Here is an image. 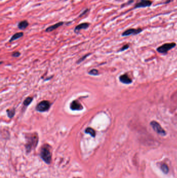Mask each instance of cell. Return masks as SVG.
<instances>
[{
	"label": "cell",
	"mask_w": 177,
	"mask_h": 178,
	"mask_svg": "<svg viewBox=\"0 0 177 178\" xmlns=\"http://www.w3.org/2000/svg\"><path fill=\"white\" fill-rule=\"evenodd\" d=\"M26 144L25 145L26 150L30 153L36 148L39 142V136L37 133H29L26 136Z\"/></svg>",
	"instance_id": "6da1fadb"
},
{
	"label": "cell",
	"mask_w": 177,
	"mask_h": 178,
	"mask_svg": "<svg viewBox=\"0 0 177 178\" xmlns=\"http://www.w3.org/2000/svg\"><path fill=\"white\" fill-rule=\"evenodd\" d=\"M40 156L43 160L47 164H50L52 161V152L51 146L47 144H45L41 147Z\"/></svg>",
	"instance_id": "7a4b0ae2"
},
{
	"label": "cell",
	"mask_w": 177,
	"mask_h": 178,
	"mask_svg": "<svg viewBox=\"0 0 177 178\" xmlns=\"http://www.w3.org/2000/svg\"><path fill=\"white\" fill-rule=\"evenodd\" d=\"M51 104L49 101H42L36 106L35 109L39 112H45L48 111L51 107Z\"/></svg>",
	"instance_id": "3957f363"
},
{
	"label": "cell",
	"mask_w": 177,
	"mask_h": 178,
	"mask_svg": "<svg viewBox=\"0 0 177 178\" xmlns=\"http://www.w3.org/2000/svg\"><path fill=\"white\" fill-rule=\"evenodd\" d=\"M150 125L153 130L158 133V134L162 136H165L166 135V132L165 131V130L162 127V126L156 121H152L151 122Z\"/></svg>",
	"instance_id": "277c9868"
},
{
	"label": "cell",
	"mask_w": 177,
	"mask_h": 178,
	"mask_svg": "<svg viewBox=\"0 0 177 178\" xmlns=\"http://www.w3.org/2000/svg\"><path fill=\"white\" fill-rule=\"evenodd\" d=\"M176 45V44L174 42L169 43H165L162 46L158 47L157 51L160 53H166L169 50L173 48Z\"/></svg>",
	"instance_id": "5b68a950"
},
{
	"label": "cell",
	"mask_w": 177,
	"mask_h": 178,
	"mask_svg": "<svg viewBox=\"0 0 177 178\" xmlns=\"http://www.w3.org/2000/svg\"><path fill=\"white\" fill-rule=\"evenodd\" d=\"M142 31V29H141V28L128 29L125 30L122 33V36L127 37V36H129V35H136V34H138L141 33Z\"/></svg>",
	"instance_id": "8992f818"
},
{
	"label": "cell",
	"mask_w": 177,
	"mask_h": 178,
	"mask_svg": "<svg viewBox=\"0 0 177 178\" xmlns=\"http://www.w3.org/2000/svg\"><path fill=\"white\" fill-rule=\"evenodd\" d=\"M70 109L72 111H82L84 109L83 106L77 100L73 101L70 104Z\"/></svg>",
	"instance_id": "52a82bcc"
},
{
	"label": "cell",
	"mask_w": 177,
	"mask_h": 178,
	"mask_svg": "<svg viewBox=\"0 0 177 178\" xmlns=\"http://www.w3.org/2000/svg\"><path fill=\"white\" fill-rule=\"evenodd\" d=\"M90 26V23L89 22H83L80 23V24L77 25L74 29V32L77 34L81 30H85L89 28Z\"/></svg>",
	"instance_id": "ba28073f"
},
{
	"label": "cell",
	"mask_w": 177,
	"mask_h": 178,
	"mask_svg": "<svg viewBox=\"0 0 177 178\" xmlns=\"http://www.w3.org/2000/svg\"><path fill=\"white\" fill-rule=\"evenodd\" d=\"M152 2L150 0H147V1H141V2L137 3L134 6V8H141V7H150L152 5Z\"/></svg>",
	"instance_id": "9c48e42d"
},
{
	"label": "cell",
	"mask_w": 177,
	"mask_h": 178,
	"mask_svg": "<svg viewBox=\"0 0 177 178\" xmlns=\"http://www.w3.org/2000/svg\"><path fill=\"white\" fill-rule=\"evenodd\" d=\"M64 22L63 21H59L56 23H55L54 25H53L52 26H49V27L47 28L45 30V32H52L54 30L57 29L58 28L60 27L61 26H62V25H63L64 24Z\"/></svg>",
	"instance_id": "30bf717a"
},
{
	"label": "cell",
	"mask_w": 177,
	"mask_h": 178,
	"mask_svg": "<svg viewBox=\"0 0 177 178\" xmlns=\"http://www.w3.org/2000/svg\"><path fill=\"white\" fill-rule=\"evenodd\" d=\"M119 79L122 83L126 85L131 84L132 82V80L127 74H124L121 75Z\"/></svg>",
	"instance_id": "8fae6325"
},
{
	"label": "cell",
	"mask_w": 177,
	"mask_h": 178,
	"mask_svg": "<svg viewBox=\"0 0 177 178\" xmlns=\"http://www.w3.org/2000/svg\"><path fill=\"white\" fill-rule=\"evenodd\" d=\"M29 22L26 20H23L22 21H20L18 23L17 27L20 30H25L29 26Z\"/></svg>",
	"instance_id": "7c38bea8"
},
{
	"label": "cell",
	"mask_w": 177,
	"mask_h": 178,
	"mask_svg": "<svg viewBox=\"0 0 177 178\" xmlns=\"http://www.w3.org/2000/svg\"><path fill=\"white\" fill-rule=\"evenodd\" d=\"M23 36V33L22 32H17L15 33L12 37H11L10 39V40H9V42H13L16 40L19 39V38L22 37Z\"/></svg>",
	"instance_id": "4fadbf2b"
},
{
	"label": "cell",
	"mask_w": 177,
	"mask_h": 178,
	"mask_svg": "<svg viewBox=\"0 0 177 178\" xmlns=\"http://www.w3.org/2000/svg\"><path fill=\"white\" fill-rule=\"evenodd\" d=\"M85 132L87 134H90L93 138H95L96 136V132L95 130L90 127L87 128L85 130Z\"/></svg>",
	"instance_id": "5bb4252c"
},
{
	"label": "cell",
	"mask_w": 177,
	"mask_h": 178,
	"mask_svg": "<svg viewBox=\"0 0 177 178\" xmlns=\"http://www.w3.org/2000/svg\"><path fill=\"white\" fill-rule=\"evenodd\" d=\"M33 100V98L32 97H27L23 101V106L24 107L26 108L27 107L32 103V101Z\"/></svg>",
	"instance_id": "9a60e30c"
},
{
	"label": "cell",
	"mask_w": 177,
	"mask_h": 178,
	"mask_svg": "<svg viewBox=\"0 0 177 178\" xmlns=\"http://www.w3.org/2000/svg\"><path fill=\"white\" fill-rule=\"evenodd\" d=\"M160 169L165 174H167L169 172V167L168 165L165 163H162L160 165Z\"/></svg>",
	"instance_id": "2e32d148"
},
{
	"label": "cell",
	"mask_w": 177,
	"mask_h": 178,
	"mask_svg": "<svg viewBox=\"0 0 177 178\" xmlns=\"http://www.w3.org/2000/svg\"><path fill=\"white\" fill-rule=\"evenodd\" d=\"M6 113L7 114L8 117L9 118H12L14 117L15 113H16V111L15 108L11 109H7Z\"/></svg>",
	"instance_id": "e0dca14e"
},
{
	"label": "cell",
	"mask_w": 177,
	"mask_h": 178,
	"mask_svg": "<svg viewBox=\"0 0 177 178\" xmlns=\"http://www.w3.org/2000/svg\"><path fill=\"white\" fill-rule=\"evenodd\" d=\"M88 74L90 75H92V76H98L99 75V72L97 69H92L91 70H90L89 72H88Z\"/></svg>",
	"instance_id": "ac0fdd59"
},
{
	"label": "cell",
	"mask_w": 177,
	"mask_h": 178,
	"mask_svg": "<svg viewBox=\"0 0 177 178\" xmlns=\"http://www.w3.org/2000/svg\"><path fill=\"white\" fill-rule=\"evenodd\" d=\"M90 53H88V54H87L83 56H82L81 58H79V59H78V60L77 61V64H79V63H82L83 61H84L85 60V59L87 58V57L89 55H90Z\"/></svg>",
	"instance_id": "d6986e66"
},
{
	"label": "cell",
	"mask_w": 177,
	"mask_h": 178,
	"mask_svg": "<svg viewBox=\"0 0 177 178\" xmlns=\"http://www.w3.org/2000/svg\"><path fill=\"white\" fill-rule=\"evenodd\" d=\"M90 11V9L89 8H86L83 12L78 16V18H81V17H83L84 16L86 15L88 13H89V11Z\"/></svg>",
	"instance_id": "ffe728a7"
},
{
	"label": "cell",
	"mask_w": 177,
	"mask_h": 178,
	"mask_svg": "<svg viewBox=\"0 0 177 178\" xmlns=\"http://www.w3.org/2000/svg\"><path fill=\"white\" fill-rule=\"evenodd\" d=\"M20 55V53L19 52H15L12 54V56L14 57H18Z\"/></svg>",
	"instance_id": "44dd1931"
},
{
	"label": "cell",
	"mask_w": 177,
	"mask_h": 178,
	"mask_svg": "<svg viewBox=\"0 0 177 178\" xmlns=\"http://www.w3.org/2000/svg\"><path fill=\"white\" fill-rule=\"evenodd\" d=\"M129 46V44H126V45H124V46H123L122 47V48L121 49V50H120V51H125V50H127V49H128Z\"/></svg>",
	"instance_id": "7402d4cb"
},
{
	"label": "cell",
	"mask_w": 177,
	"mask_h": 178,
	"mask_svg": "<svg viewBox=\"0 0 177 178\" xmlns=\"http://www.w3.org/2000/svg\"><path fill=\"white\" fill-rule=\"evenodd\" d=\"M171 1V0H168V1H167L166 2V3H165V4H167V3H169V2H170Z\"/></svg>",
	"instance_id": "603a6c76"
},
{
	"label": "cell",
	"mask_w": 177,
	"mask_h": 178,
	"mask_svg": "<svg viewBox=\"0 0 177 178\" xmlns=\"http://www.w3.org/2000/svg\"><path fill=\"white\" fill-rule=\"evenodd\" d=\"M141 1H147V0H141Z\"/></svg>",
	"instance_id": "cb8c5ba5"
},
{
	"label": "cell",
	"mask_w": 177,
	"mask_h": 178,
	"mask_svg": "<svg viewBox=\"0 0 177 178\" xmlns=\"http://www.w3.org/2000/svg\"><path fill=\"white\" fill-rule=\"evenodd\" d=\"M74 178H81V177H74Z\"/></svg>",
	"instance_id": "d4e9b609"
},
{
	"label": "cell",
	"mask_w": 177,
	"mask_h": 178,
	"mask_svg": "<svg viewBox=\"0 0 177 178\" xmlns=\"http://www.w3.org/2000/svg\"><path fill=\"white\" fill-rule=\"evenodd\" d=\"M64 1H68V0H64Z\"/></svg>",
	"instance_id": "484cf974"
},
{
	"label": "cell",
	"mask_w": 177,
	"mask_h": 178,
	"mask_svg": "<svg viewBox=\"0 0 177 178\" xmlns=\"http://www.w3.org/2000/svg\"><path fill=\"white\" fill-rule=\"evenodd\" d=\"M1 1H2V0H1Z\"/></svg>",
	"instance_id": "4316f807"
}]
</instances>
